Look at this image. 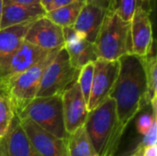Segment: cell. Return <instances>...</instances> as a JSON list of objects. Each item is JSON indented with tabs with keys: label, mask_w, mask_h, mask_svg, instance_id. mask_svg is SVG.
Instances as JSON below:
<instances>
[{
	"label": "cell",
	"mask_w": 157,
	"mask_h": 156,
	"mask_svg": "<svg viewBox=\"0 0 157 156\" xmlns=\"http://www.w3.org/2000/svg\"><path fill=\"white\" fill-rule=\"evenodd\" d=\"M120 70L109 97L116 103L119 121L125 131L135 116L148 104L147 84L143 57L128 53L119 59Z\"/></svg>",
	"instance_id": "6da1fadb"
},
{
	"label": "cell",
	"mask_w": 157,
	"mask_h": 156,
	"mask_svg": "<svg viewBox=\"0 0 157 156\" xmlns=\"http://www.w3.org/2000/svg\"><path fill=\"white\" fill-rule=\"evenodd\" d=\"M84 128L98 156H115L125 131L119 121L116 103L111 97L88 111Z\"/></svg>",
	"instance_id": "7a4b0ae2"
},
{
	"label": "cell",
	"mask_w": 157,
	"mask_h": 156,
	"mask_svg": "<svg viewBox=\"0 0 157 156\" xmlns=\"http://www.w3.org/2000/svg\"><path fill=\"white\" fill-rule=\"evenodd\" d=\"M94 45L98 59L117 61L132 53L131 23L108 10Z\"/></svg>",
	"instance_id": "3957f363"
},
{
	"label": "cell",
	"mask_w": 157,
	"mask_h": 156,
	"mask_svg": "<svg viewBox=\"0 0 157 156\" xmlns=\"http://www.w3.org/2000/svg\"><path fill=\"white\" fill-rule=\"evenodd\" d=\"M60 49L52 51L25 72L0 85V88L10 98L16 113L20 112L36 97L44 71Z\"/></svg>",
	"instance_id": "277c9868"
},
{
	"label": "cell",
	"mask_w": 157,
	"mask_h": 156,
	"mask_svg": "<svg viewBox=\"0 0 157 156\" xmlns=\"http://www.w3.org/2000/svg\"><path fill=\"white\" fill-rule=\"evenodd\" d=\"M16 114L19 119H27L58 138L68 139L69 134L63 121L62 95L35 97Z\"/></svg>",
	"instance_id": "5b68a950"
},
{
	"label": "cell",
	"mask_w": 157,
	"mask_h": 156,
	"mask_svg": "<svg viewBox=\"0 0 157 156\" xmlns=\"http://www.w3.org/2000/svg\"><path fill=\"white\" fill-rule=\"evenodd\" d=\"M79 73L72 66L64 47H62L45 69L36 97L62 95L77 81Z\"/></svg>",
	"instance_id": "8992f818"
},
{
	"label": "cell",
	"mask_w": 157,
	"mask_h": 156,
	"mask_svg": "<svg viewBox=\"0 0 157 156\" xmlns=\"http://www.w3.org/2000/svg\"><path fill=\"white\" fill-rule=\"evenodd\" d=\"M93 63L94 74L91 93L87 103L88 111L98 107L109 97L120 70L119 60L107 61L98 59Z\"/></svg>",
	"instance_id": "52a82bcc"
},
{
	"label": "cell",
	"mask_w": 157,
	"mask_h": 156,
	"mask_svg": "<svg viewBox=\"0 0 157 156\" xmlns=\"http://www.w3.org/2000/svg\"><path fill=\"white\" fill-rule=\"evenodd\" d=\"M51 51L24 40L13 54L0 63V85L9 78L25 72Z\"/></svg>",
	"instance_id": "ba28073f"
},
{
	"label": "cell",
	"mask_w": 157,
	"mask_h": 156,
	"mask_svg": "<svg viewBox=\"0 0 157 156\" xmlns=\"http://www.w3.org/2000/svg\"><path fill=\"white\" fill-rule=\"evenodd\" d=\"M19 121L39 156H70L68 139L58 138L27 119H19Z\"/></svg>",
	"instance_id": "9c48e42d"
},
{
	"label": "cell",
	"mask_w": 157,
	"mask_h": 156,
	"mask_svg": "<svg viewBox=\"0 0 157 156\" xmlns=\"http://www.w3.org/2000/svg\"><path fill=\"white\" fill-rule=\"evenodd\" d=\"M24 40L47 51L57 50L64 46L63 28L50 20L46 15L32 22Z\"/></svg>",
	"instance_id": "30bf717a"
},
{
	"label": "cell",
	"mask_w": 157,
	"mask_h": 156,
	"mask_svg": "<svg viewBox=\"0 0 157 156\" xmlns=\"http://www.w3.org/2000/svg\"><path fill=\"white\" fill-rule=\"evenodd\" d=\"M62 102L65 131L70 134L84 126L88 114L87 104L77 81L62 94Z\"/></svg>",
	"instance_id": "8fae6325"
},
{
	"label": "cell",
	"mask_w": 157,
	"mask_h": 156,
	"mask_svg": "<svg viewBox=\"0 0 157 156\" xmlns=\"http://www.w3.org/2000/svg\"><path fill=\"white\" fill-rule=\"evenodd\" d=\"M130 23L132 53L144 57L151 51L155 44L149 12L141 6H137Z\"/></svg>",
	"instance_id": "7c38bea8"
},
{
	"label": "cell",
	"mask_w": 157,
	"mask_h": 156,
	"mask_svg": "<svg viewBox=\"0 0 157 156\" xmlns=\"http://www.w3.org/2000/svg\"><path fill=\"white\" fill-rule=\"evenodd\" d=\"M64 49L73 67L81 70L85 65L98 60L94 43L82 38L72 27L63 28Z\"/></svg>",
	"instance_id": "4fadbf2b"
},
{
	"label": "cell",
	"mask_w": 157,
	"mask_h": 156,
	"mask_svg": "<svg viewBox=\"0 0 157 156\" xmlns=\"http://www.w3.org/2000/svg\"><path fill=\"white\" fill-rule=\"evenodd\" d=\"M0 156H39L16 112L6 133L0 138Z\"/></svg>",
	"instance_id": "5bb4252c"
},
{
	"label": "cell",
	"mask_w": 157,
	"mask_h": 156,
	"mask_svg": "<svg viewBox=\"0 0 157 156\" xmlns=\"http://www.w3.org/2000/svg\"><path fill=\"white\" fill-rule=\"evenodd\" d=\"M108 10L92 4H85L73 29L85 40L94 43Z\"/></svg>",
	"instance_id": "9a60e30c"
},
{
	"label": "cell",
	"mask_w": 157,
	"mask_h": 156,
	"mask_svg": "<svg viewBox=\"0 0 157 156\" xmlns=\"http://www.w3.org/2000/svg\"><path fill=\"white\" fill-rule=\"evenodd\" d=\"M46 15V10L40 5H21L3 0V13L0 29L34 21Z\"/></svg>",
	"instance_id": "2e32d148"
},
{
	"label": "cell",
	"mask_w": 157,
	"mask_h": 156,
	"mask_svg": "<svg viewBox=\"0 0 157 156\" xmlns=\"http://www.w3.org/2000/svg\"><path fill=\"white\" fill-rule=\"evenodd\" d=\"M33 21L0 29V63L13 54L24 42L28 29Z\"/></svg>",
	"instance_id": "e0dca14e"
},
{
	"label": "cell",
	"mask_w": 157,
	"mask_h": 156,
	"mask_svg": "<svg viewBox=\"0 0 157 156\" xmlns=\"http://www.w3.org/2000/svg\"><path fill=\"white\" fill-rule=\"evenodd\" d=\"M85 4L86 0H75L69 5L46 12V17L62 28H71Z\"/></svg>",
	"instance_id": "ac0fdd59"
},
{
	"label": "cell",
	"mask_w": 157,
	"mask_h": 156,
	"mask_svg": "<svg viewBox=\"0 0 157 156\" xmlns=\"http://www.w3.org/2000/svg\"><path fill=\"white\" fill-rule=\"evenodd\" d=\"M68 149L70 156H98L84 126L69 134Z\"/></svg>",
	"instance_id": "d6986e66"
},
{
	"label": "cell",
	"mask_w": 157,
	"mask_h": 156,
	"mask_svg": "<svg viewBox=\"0 0 157 156\" xmlns=\"http://www.w3.org/2000/svg\"><path fill=\"white\" fill-rule=\"evenodd\" d=\"M143 61L147 84V102L150 105L152 100L157 98V59L155 44L151 51L143 57Z\"/></svg>",
	"instance_id": "ffe728a7"
},
{
	"label": "cell",
	"mask_w": 157,
	"mask_h": 156,
	"mask_svg": "<svg viewBox=\"0 0 157 156\" xmlns=\"http://www.w3.org/2000/svg\"><path fill=\"white\" fill-rule=\"evenodd\" d=\"M15 109L8 96L0 92V138H2L7 131L10 123L14 118Z\"/></svg>",
	"instance_id": "44dd1931"
},
{
	"label": "cell",
	"mask_w": 157,
	"mask_h": 156,
	"mask_svg": "<svg viewBox=\"0 0 157 156\" xmlns=\"http://www.w3.org/2000/svg\"><path fill=\"white\" fill-rule=\"evenodd\" d=\"M93 74H94V63H90L85 65L79 73V76L77 79L80 90L84 97L85 101L86 104L88 103L91 87H92V81H93Z\"/></svg>",
	"instance_id": "7402d4cb"
},
{
	"label": "cell",
	"mask_w": 157,
	"mask_h": 156,
	"mask_svg": "<svg viewBox=\"0 0 157 156\" xmlns=\"http://www.w3.org/2000/svg\"><path fill=\"white\" fill-rule=\"evenodd\" d=\"M137 6V0H112L109 10L115 12L124 21L130 22Z\"/></svg>",
	"instance_id": "603a6c76"
},
{
	"label": "cell",
	"mask_w": 157,
	"mask_h": 156,
	"mask_svg": "<svg viewBox=\"0 0 157 156\" xmlns=\"http://www.w3.org/2000/svg\"><path fill=\"white\" fill-rule=\"evenodd\" d=\"M157 141V120H155L151 127V129L149 130V131L143 136L142 142L141 143L138 145V147L140 148H144L147 146H153V145H156Z\"/></svg>",
	"instance_id": "cb8c5ba5"
},
{
	"label": "cell",
	"mask_w": 157,
	"mask_h": 156,
	"mask_svg": "<svg viewBox=\"0 0 157 156\" xmlns=\"http://www.w3.org/2000/svg\"><path fill=\"white\" fill-rule=\"evenodd\" d=\"M75 0H53L50 6H48L46 12L48 11H51V10H53V9H56V8H59L61 6H66V5H69L73 2H75Z\"/></svg>",
	"instance_id": "d4e9b609"
},
{
	"label": "cell",
	"mask_w": 157,
	"mask_h": 156,
	"mask_svg": "<svg viewBox=\"0 0 157 156\" xmlns=\"http://www.w3.org/2000/svg\"><path fill=\"white\" fill-rule=\"evenodd\" d=\"M111 3L112 0H86V4H92L107 10H109Z\"/></svg>",
	"instance_id": "484cf974"
},
{
	"label": "cell",
	"mask_w": 157,
	"mask_h": 156,
	"mask_svg": "<svg viewBox=\"0 0 157 156\" xmlns=\"http://www.w3.org/2000/svg\"><path fill=\"white\" fill-rule=\"evenodd\" d=\"M141 149V154L142 156H157V147L156 145L153 146H147L144 148H140Z\"/></svg>",
	"instance_id": "4316f807"
},
{
	"label": "cell",
	"mask_w": 157,
	"mask_h": 156,
	"mask_svg": "<svg viewBox=\"0 0 157 156\" xmlns=\"http://www.w3.org/2000/svg\"><path fill=\"white\" fill-rule=\"evenodd\" d=\"M12 3L21 4V5H38L40 4V0H7Z\"/></svg>",
	"instance_id": "83f0119b"
},
{
	"label": "cell",
	"mask_w": 157,
	"mask_h": 156,
	"mask_svg": "<svg viewBox=\"0 0 157 156\" xmlns=\"http://www.w3.org/2000/svg\"><path fill=\"white\" fill-rule=\"evenodd\" d=\"M53 0H40V5L44 7L45 10H47L48 6H50V4L52 2Z\"/></svg>",
	"instance_id": "f1b7e54d"
},
{
	"label": "cell",
	"mask_w": 157,
	"mask_h": 156,
	"mask_svg": "<svg viewBox=\"0 0 157 156\" xmlns=\"http://www.w3.org/2000/svg\"><path fill=\"white\" fill-rule=\"evenodd\" d=\"M154 0H137L138 6H142L143 4H151Z\"/></svg>",
	"instance_id": "f546056e"
},
{
	"label": "cell",
	"mask_w": 157,
	"mask_h": 156,
	"mask_svg": "<svg viewBox=\"0 0 157 156\" xmlns=\"http://www.w3.org/2000/svg\"><path fill=\"white\" fill-rule=\"evenodd\" d=\"M131 156H142V154H141V149H139L138 147H137V149L134 151V153L132 154Z\"/></svg>",
	"instance_id": "4dcf8cb0"
},
{
	"label": "cell",
	"mask_w": 157,
	"mask_h": 156,
	"mask_svg": "<svg viewBox=\"0 0 157 156\" xmlns=\"http://www.w3.org/2000/svg\"><path fill=\"white\" fill-rule=\"evenodd\" d=\"M2 13H3V0H0V25L2 19Z\"/></svg>",
	"instance_id": "1f68e13d"
},
{
	"label": "cell",
	"mask_w": 157,
	"mask_h": 156,
	"mask_svg": "<svg viewBox=\"0 0 157 156\" xmlns=\"http://www.w3.org/2000/svg\"><path fill=\"white\" fill-rule=\"evenodd\" d=\"M1 91H3V90H2V89H1V88H0V92H1ZM3 92H4V91H3Z\"/></svg>",
	"instance_id": "d6a6232c"
}]
</instances>
